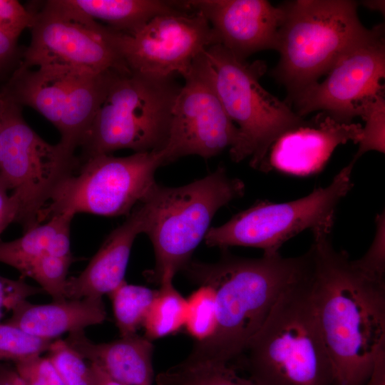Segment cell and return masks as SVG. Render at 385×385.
<instances>
[{
	"label": "cell",
	"instance_id": "30",
	"mask_svg": "<svg viewBox=\"0 0 385 385\" xmlns=\"http://www.w3.org/2000/svg\"><path fill=\"white\" fill-rule=\"evenodd\" d=\"M53 341L30 334L8 322H0V361L14 362L41 355Z\"/></svg>",
	"mask_w": 385,
	"mask_h": 385
},
{
	"label": "cell",
	"instance_id": "24",
	"mask_svg": "<svg viewBox=\"0 0 385 385\" xmlns=\"http://www.w3.org/2000/svg\"><path fill=\"white\" fill-rule=\"evenodd\" d=\"M160 286L143 325L150 341L178 332L186 320L187 299L173 287V278L164 279Z\"/></svg>",
	"mask_w": 385,
	"mask_h": 385
},
{
	"label": "cell",
	"instance_id": "35",
	"mask_svg": "<svg viewBox=\"0 0 385 385\" xmlns=\"http://www.w3.org/2000/svg\"><path fill=\"white\" fill-rule=\"evenodd\" d=\"M41 290L27 284L23 279L12 280L0 276V320L4 309H11L20 300Z\"/></svg>",
	"mask_w": 385,
	"mask_h": 385
},
{
	"label": "cell",
	"instance_id": "38",
	"mask_svg": "<svg viewBox=\"0 0 385 385\" xmlns=\"http://www.w3.org/2000/svg\"><path fill=\"white\" fill-rule=\"evenodd\" d=\"M364 385H385V349L376 356L371 373Z\"/></svg>",
	"mask_w": 385,
	"mask_h": 385
},
{
	"label": "cell",
	"instance_id": "13",
	"mask_svg": "<svg viewBox=\"0 0 385 385\" xmlns=\"http://www.w3.org/2000/svg\"><path fill=\"white\" fill-rule=\"evenodd\" d=\"M114 38L130 71L183 78L200 53L218 44L207 20L191 10L158 15L131 34L115 31Z\"/></svg>",
	"mask_w": 385,
	"mask_h": 385
},
{
	"label": "cell",
	"instance_id": "42",
	"mask_svg": "<svg viewBox=\"0 0 385 385\" xmlns=\"http://www.w3.org/2000/svg\"><path fill=\"white\" fill-rule=\"evenodd\" d=\"M4 105V96L2 93V92H0V128L1 124V117H2V113H3V108Z\"/></svg>",
	"mask_w": 385,
	"mask_h": 385
},
{
	"label": "cell",
	"instance_id": "11",
	"mask_svg": "<svg viewBox=\"0 0 385 385\" xmlns=\"http://www.w3.org/2000/svg\"><path fill=\"white\" fill-rule=\"evenodd\" d=\"M351 160L325 188L290 202L260 200L218 227L209 229L204 240L209 247L244 246L279 252L288 240L307 230L332 227L337 206L353 186Z\"/></svg>",
	"mask_w": 385,
	"mask_h": 385
},
{
	"label": "cell",
	"instance_id": "40",
	"mask_svg": "<svg viewBox=\"0 0 385 385\" xmlns=\"http://www.w3.org/2000/svg\"><path fill=\"white\" fill-rule=\"evenodd\" d=\"M0 385H24L16 371L0 374Z\"/></svg>",
	"mask_w": 385,
	"mask_h": 385
},
{
	"label": "cell",
	"instance_id": "23",
	"mask_svg": "<svg viewBox=\"0 0 385 385\" xmlns=\"http://www.w3.org/2000/svg\"><path fill=\"white\" fill-rule=\"evenodd\" d=\"M71 7L112 30L131 34L154 17L178 10H189L184 1L66 0Z\"/></svg>",
	"mask_w": 385,
	"mask_h": 385
},
{
	"label": "cell",
	"instance_id": "31",
	"mask_svg": "<svg viewBox=\"0 0 385 385\" xmlns=\"http://www.w3.org/2000/svg\"><path fill=\"white\" fill-rule=\"evenodd\" d=\"M359 116L365 121L359 141V149L354 156L356 161L365 153L371 150L384 153L385 151V100L384 93L377 95L366 102L361 108Z\"/></svg>",
	"mask_w": 385,
	"mask_h": 385
},
{
	"label": "cell",
	"instance_id": "41",
	"mask_svg": "<svg viewBox=\"0 0 385 385\" xmlns=\"http://www.w3.org/2000/svg\"><path fill=\"white\" fill-rule=\"evenodd\" d=\"M363 4L369 9L384 13V1H364Z\"/></svg>",
	"mask_w": 385,
	"mask_h": 385
},
{
	"label": "cell",
	"instance_id": "20",
	"mask_svg": "<svg viewBox=\"0 0 385 385\" xmlns=\"http://www.w3.org/2000/svg\"><path fill=\"white\" fill-rule=\"evenodd\" d=\"M75 73L61 69L19 66L1 91L20 106H27L38 111L58 129Z\"/></svg>",
	"mask_w": 385,
	"mask_h": 385
},
{
	"label": "cell",
	"instance_id": "32",
	"mask_svg": "<svg viewBox=\"0 0 385 385\" xmlns=\"http://www.w3.org/2000/svg\"><path fill=\"white\" fill-rule=\"evenodd\" d=\"M384 214L376 218L374 239L364 256L351 260L353 265L361 272L379 280H384L385 274V225Z\"/></svg>",
	"mask_w": 385,
	"mask_h": 385
},
{
	"label": "cell",
	"instance_id": "36",
	"mask_svg": "<svg viewBox=\"0 0 385 385\" xmlns=\"http://www.w3.org/2000/svg\"><path fill=\"white\" fill-rule=\"evenodd\" d=\"M0 180V236L13 222H16L18 207L16 200Z\"/></svg>",
	"mask_w": 385,
	"mask_h": 385
},
{
	"label": "cell",
	"instance_id": "3",
	"mask_svg": "<svg viewBox=\"0 0 385 385\" xmlns=\"http://www.w3.org/2000/svg\"><path fill=\"white\" fill-rule=\"evenodd\" d=\"M311 267L280 294L236 359L257 385H335L315 314Z\"/></svg>",
	"mask_w": 385,
	"mask_h": 385
},
{
	"label": "cell",
	"instance_id": "9",
	"mask_svg": "<svg viewBox=\"0 0 385 385\" xmlns=\"http://www.w3.org/2000/svg\"><path fill=\"white\" fill-rule=\"evenodd\" d=\"M163 165L161 152L80 160L78 170L58 185L41 212L38 224L62 213L128 216L156 183L155 171Z\"/></svg>",
	"mask_w": 385,
	"mask_h": 385
},
{
	"label": "cell",
	"instance_id": "2",
	"mask_svg": "<svg viewBox=\"0 0 385 385\" xmlns=\"http://www.w3.org/2000/svg\"><path fill=\"white\" fill-rule=\"evenodd\" d=\"M309 250L284 257L279 252L256 259L225 254L215 263L190 261L183 270L192 282L215 292L217 324L210 339L196 342L183 361L231 363L262 324L280 294L307 272Z\"/></svg>",
	"mask_w": 385,
	"mask_h": 385
},
{
	"label": "cell",
	"instance_id": "39",
	"mask_svg": "<svg viewBox=\"0 0 385 385\" xmlns=\"http://www.w3.org/2000/svg\"><path fill=\"white\" fill-rule=\"evenodd\" d=\"M93 385H123L111 378L98 365L90 363Z\"/></svg>",
	"mask_w": 385,
	"mask_h": 385
},
{
	"label": "cell",
	"instance_id": "16",
	"mask_svg": "<svg viewBox=\"0 0 385 385\" xmlns=\"http://www.w3.org/2000/svg\"><path fill=\"white\" fill-rule=\"evenodd\" d=\"M361 131V124L339 123L319 112L274 142L262 170L273 169L299 176L317 173L338 145L349 141L358 143Z\"/></svg>",
	"mask_w": 385,
	"mask_h": 385
},
{
	"label": "cell",
	"instance_id": "1",
	"mask_svg": "<svg viewBox=\"0 0 385 385\" xmlns=\"http://www.w3.org/2000/svg\"><path fill=\"white\" fill-rule=\"evenodd\" d=\"M312 294L335 385H364L385 349V281L356 268L337 251L331 227L312 230Z\"/></svg>",
	"mask_w": 385,
	"mask_h": 385
},
{
	"label": "cell",
	"instance_id": "22",
	"mask_svg": "<svg viewBox=\"0 0 385 385\" xmlns=\"http://www.w3.org/2000/svg\"><path fill=\"white\" fill-rule=\"evenodd\" d=\"M73 215L62 213L24 232L9 242L0 241V262L17 270L25 277L31 265L41 256H72L70 226Z\"/></svg>",
	"mask_w": 385,
	"mask_h": 385
},
{
	"label": "cell",
	"instance_id": "37",
	"mask_svg": "<svg viewBox=\"0 0 385 385\" xmlns=\"http://www.w3.org/2000/svg\"><path fill=\"white\" fill-rule=\"evenodd\" d=\"M17 38L0 31V73L6 70L15 58Z\"/></svg>",
	"mask_w": 385,
	"mask_h": 385
},
{
	"label": "cell",
	"instance_id": "5",
	"mask_svg": "<svg viewBox=\"0 0 385 385\" xmlns=\"http://www.w3.org/2000/svg\"><path fill=\"white\" fill-rule=\"evenodd\" d=\"M244 183L230 177L220 166L189 184L166 187L155 183L141 202L145 209L143 233L153 247L155 264L145 274L159 283L173 278L191 261L218 210L243 196Z\"/></svg>",
	"mask_w": 385,
	"mask_h": 385
},
{
	"label": "cell",
	"instance_id": "8",
	"mask_svg": "<svg viewBox=\"0 0 385 385\" xmlns=\"http://www.w3.org/2000/svg\"><path fill=\"white\" fill-rule=\"evenodd\" d=\"M4 94V93H3ZM0 128V180L16 202L24 232L39 225L41 212L80 160L61 143L42 139L24 120L19 105L4 94Z\"/></svg>",
	"mask_w": 385,
	"mask_h": 385
},
{
	"label": "cell",
	"instance_id": "28",
	"mask_svg": "<svg viewBox=\"0 0 385 385\" xmlns=\"http://www.w3.org/2000/svg\"><path fill=\"white\" fill-rule=\"evenodd\" d=\"M71 262L72 256L46 254L33 262L25 277L36 281L41 289L48 293L53 301L63 300L66 299L67 274Z\"/></svg>",
	"mask_w": 385,
	"mask_h": 385
},
{
	"label": "cell",
	"instance_id": "25",
	"mask_svg": "<svg viewBox=\"0 0 385 385\" xmlns=\"http://www.w3.org/2000/svg\"><path fill=\"white\" fill-rule=\"evenodd\" d=\"M158 385H257L238 374L231 363L180 364L156 376Z\"/></svg>",
	"mask_w": 385,
	"mask_h": 385
},
{
	"label": "cell",
	"instance_id": "19",
	"mask_svg": "<svg viewBox=\"0 0 385 385\" xmlns=\"http://www.w3.org/2000/svg\"><path fill=\"white\" fill-rule=\"evenodd\" d=\"M6 322L35 337L53 341L64 333L83 330L106 319L102 297L65 299L49 304H36L25 299L11 309Z\"/></svg>",
	"mask_w": 385,
	"mask_h": 385
},
{
	"label": "cell",
	"instance_id": "29",
	"mask_svg": "<svg viewBox=\"0 0 385 385\" xmlns=\"http://www.w3.org/2000/svg\"><path fill=\"white\" fill-rule=\"evenodd\" d=\"M47 352L64 385H93L90 364L65 340H53Z\"/></svg>",
	"mask_w": 385,
	"mask_h": 385
},
{
	"label": "cell",
	"instance_id": "14",
	"mask_svg": "<svg viewBox=\"0 0 385 385\" xmlns=\"http://www.w3.org/2000/svg\"><path fill=\"white\" fill-rule=\"evenodd\" d=\"M327 74L324 81L306 87L288 104L294 105L293 111L302 118L320 111L339 123H352L359 116L364 102L384 93V26L371 38L339 60Z\"/></svg>",
	"mask_w": 385,
	"mask_h": 385
},
{
	"label": "cell",
	"instance_id": "26",
	"mask_svg": "<svg viewBox=\"0 0 385 385\" xmlns=\"http://www.w3.org/2000/svg\"><path fill=\"white\" fill-rule=\"evenodd\" d=\"M157 289L123 281L108 295L121 337L135 334L143 327Z\"/></svg>",
	"mask_w": 385,
	"mask_h": 385
},
{
	"label": "cell",
	"instance_id": "34",
	"mask_svg": "<svg viewBox=\"0 0 385 385\" xmlns=\"http://www.w3.org/2000/svg\"><path fill=\"white\" fill-rule=\"evenodd\" d=\"M33 12L16 0H0V31L18 38L21 33L30 28Z\"/></svg>",
	"mask_w": 385,
	"mask_h": 385
},
{
	"label": "cell",
	"instance_id": "18",
	"mask_svg": "<svg viewBox=\"0 0 385 385\" xmlns=\"http://www.w3.org/2000/svg\"><path fill=\"white\" fill-rule=\"evenodd\" d=\"M67 344L123 385H152L153 345L137 334L104 343L89 339L83 330L68 334Z\"/></svg>",
	"mask_w": 385,
	"mask_h": 385
},
{
	"label": "cell",
	"instance_id": "27",
	"mask_svg": "<svg viewBox=\"0 0 385 385\" xmlns=\"http://www.w3.org/2000/svg\"><path fill=\"white\" fill-rule=\"evenodd\" d=\"M187 299L185 327L188 333L202 342L213 336L217 324V307L215 289L202 284Z\"/></svg>",
	"mask_w": 385,
	"mask_h": 385
},
{
	"label": "cell",
	"instance_id": "10",
	"mask_svg": "<svg viewBox=\"0 0 385 385\" xmlns=\"http://www.w3.org/2000/svg\"><path fill=\"white\" fill-rule=\"evenodd\" d=\"M33 14L31 41L20 67L93 74L130 71L117 49L114 31L66 0L47 1Z\"/></svg>",
	"mask_w": 385,
	"mask_h": 385
},
{
	"label": "cell",
	"instance_id": "12",
	"mask_svg": "<svg viewBox=\"0 0 385 385\" xmlns=\"http://www.w3.org/2000/svg\"><path fill=\"white\" fill-rule=\"evenodd\" d=\"M175 99L165 147L164 164L196 155L214 157L240 140L238 128L228 116L217 94L210 63L205 51L193 61L183 77Z\"/></svg>",
	"mask_w": 385,
	"mask_h": 385
},
{
	"label": "cell",
	"instance_id": "15",
	"mask_svg": "<svg viewBox=\"0 0 385 385\" xmlns=\"http://www.w3.org/2000/svg\"><path fill=\"white\" fill-rule=\"evenodd\" d=\"M187 7L202 14L218 44L246 61L265 49H277L284 10L265 0H188Z\"/></svg>",
	"mask_w": 385,
	"mask_h": 385
},
{
	"label": "cell",
	"instance_id": "7",
	"mask_svg": "<svg viewBox=\"0 0 385 385\" xmlns=\"http://www.w3.org/2000/svg\"><path fill=\"white\" fill-rule=\"evenodd\" d=\"M205 52L220 99L240 133L237 145L230 150V158L240 162L250 157L251 167L262 170L274 142L304 119L262 86L260 80L267 71L265 61L240 60L220 44Z\"/></svg>",
	"mask_w": 385,
	"mask_h": 385
},
{
	"label": "cell",
	"instance_id": "21",
	"mask_svg": "<svg viewBox=\"0 0 385 385\" xmlns=\"http://www.w3.org/2000/svg\"><path fill=\"white\" fill-rule=\"evenodd\" d=\"M118 71L73 75L58 128L61 135L59 143L64 148L75 153L81 146L113 76Z\"/></svg>",
	"mask_w": 385,
	"mask_h": 385
},
{
	"label": "cell",
	"instance_id": "4",
	"mask_svg": "<svg viewBox=\"0 0 385 385\" xmlns=\"http://www.w3.org/2000/svg\"><path fill=\"white\" fill-rule=\"evenodd\" d=\"M351 0H296L281 5L279 61L272 71L287 91V103L318 81L346 53L371 38L383 26L366 29Z\"/></svg>",
	"mask_w": 385,
	"mask_h": 385
},
{
	"label": "cell",
	"instance_id": "6",
	"mask_svg": "<svg viewBox=\"0 0 385 385\" xmlns=\"http://www.w3.org/2000/svg\"><path fill=\"white\" fill-rule=\"evenodd\" d=\"M182 85L175 76L117 72L81 144L79 159L120 149L161 152Z\"/></svg>",
	"mask_w": 385,
	"mask_h": 385
},
{
	"label": "cell",
	"instance_id": "33",
	"mask_svg": "<svg viewBox=\"0 0 385 385\" xmlns=\"http://www.w3.org/2000/svg\"><path fill=\"white\" fill-rule=\"evenodd\" d=\"M24 385H64L50 359L41 355L14 362Z\"/></svg>",
	"mask_w": 385,
	"mask_h": 385
},
{
	"label": "cell",
	"instance_id": "17",
	"mask_svg": "<svg viewBox=\"0 0 385 385\" xmlns=\"http://www.w3.org/2000/svg\"><path fill=\"white\" fill-rule=\"evenodd\" d=\"M145 209L139 202L125 222L113 230L78 276L68 279L66 299L102 297L123 281L136 237L143 233Z\"/></svg>",
	"mask_w": 385,
	"mask_h": 385
}]
</instances>
